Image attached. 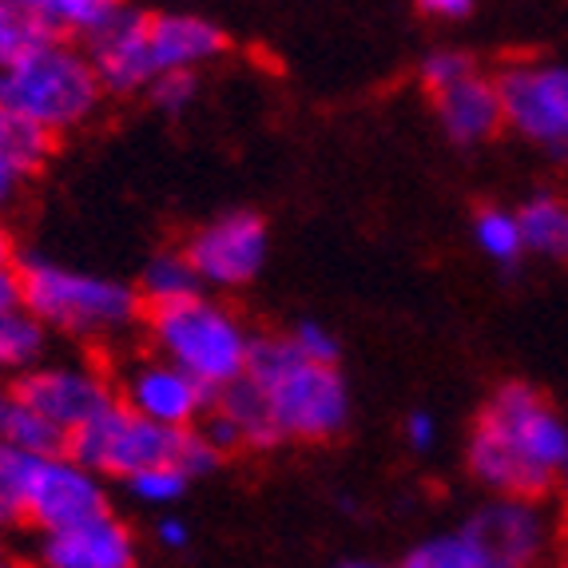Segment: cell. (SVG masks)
<instances>
[{"label": "cell", "instance_id": "obj_1", "mask_svg": "<svg viewBox=\"0 0 568 568\" xmlns=\"http://www.w3.org/2000/svg\"><path fill=\"white\" fill-rule=\"evenodd\" d=\"M568 465V417L525 382L493 389L469 437V469L497 497L532 501Z\"/></svg>", "mask_w": 568, "mask_h": 568}, {"label": "cell", "instance_id": "obj_2", "mask_svg": "<svg viewBox=\"0 0 568 568\" xmlns=\"http://www.w3.org/2000/svg\"><path fill=\"white\" fill-rule=\"evenodd\" d=\"M227 48L223 29L187 12H140L120 9L104 29L88 37V60L108 92H143L168 72H195Z\"/></svg>", "mask_w": 568, "mask_h": 568}, {"label": "cell", "instance_id": "obj_3", "mask_svg": "<svg viewBox=\"0 0 568 568\" xmlns=\"http://www.w3.org/2000/svg\"><path fill=\"white\" fill-rule=\"evenodd\" d=\"M68 457H77L84 469L104 477H128L143 469L171 465L183 477H207L223 454L211 446L203 429H168L148 417L132 414L128 406L112 402L100 417H92L77 434H68Z\"/></svg>", "mask_w": 568, "mask_h": 568}, {"label": "cell", "instance_id": "obj_4", "mask_svg": "<svg viewBox=\"0 0 568 568\" xmlns=\"http://www.w3.org/2000/svg\"><path fill=\"white\" fill-rule=\"evenodd\" d=\"M246 378L263 394L283 442H326L351 417V389L338 366L303 358L291 338H255Z\"/></svg>", "mask_w": 568, "mask_h": 568}, {"label": "cell", "instance_id": "obj_5", "mask_svg": "<svg viewBox=\"0 0 568 568\" xmlns=\"http://www.w3.org/2000/svg\"><path fill=\"white\" fill-rule=\"evenodd\" d=\"M148 331H152L155 354L180 366L211 394L243 378L251 366V351H255V334L246 331L243 318L231 306L211 303L203 294L175 306H155Z\"/></svg>", "mask_w": 568, "mask_h": 568}, {"label": "cell", "instance_id": "obj_6", "mask_svg": "<svg viewBox=\"0 0 568 568\" xmlns=\"http://www.w3.org/2000/svg\"><path fill=\"white\" fill-rule=\"evenodd\" d=\"M17 271L24 311L44 331L52 326V331L80 334V338H100L140 318V294L108 275H88V271L48 263V258H29Z\"/></svg>", "mask_w": 568, "mask_h": 568}, {"label": "cell", "instance_id": "obj_7", "mask_svg": "<svg viewBox=\"0 0 568 568\" xmlns=\"http://www.w3.org/2000/svg\"><path fill=\"white\" fill-rule=\"evenodd\" d=\"M100 92L104 84L95 77L88 52L60 44V40L0 68V108L37 123L48 135L80 128L100 108Z\"/></svg>", "mask_w": 568, "mask_h": 568}, {"label": "cell", "instance_id": "obj_8", "mask_svg": "<svg viewBox=\"0 0 568 568\" xmlns=\"http://www.w3.org/2000/svg\"><path fill=\"white\" fill-rule=\"evenodd\" d=\"M505 123L552 155H568V64H513L497 77Z\"/></svg>", "mask_w": 568, "mask_h": 568}, {"label": "cell", "instance_id": "obj_9", "mask_svg": "<svg viewBox=\"0 0 568 568\" xmlns=\"http://www.w3.org/2000/svg\"><path fill=\"white\" fill-rule=\"evenodd\" d=\"M95 517H108V493L100 477L68 454L37 457L24 521L40 525L44 532H60L95 521Z\"/></svg>", "mask_w": 568, "mask_h": 568}, {"label": "cell", "instance_id": "obj_10", "mask_svg": "<svg viewBox=\"0 0 568 568\" xmlns=\"http://www.w3.org/2000/svg\"><path fill=\"white\" fill-rule=\"evenodd\" d=\"M183 255L191 258L200 283L207 286H243L266 263V223L251 211H231L215 219L187 243Z\"/></svg>", "mask_w": 568, "mask_h": 568}, {"label": "cell", "instance_id": "obj_11", "mask_svg": "<svg viewBox=\"0 0 568 568\" xmlns=\"http://www.w3.org/2000/svg\"><path fill=\"white\" fill-rule=\"evenodd\" d=\"M17 394L60 434H77L115 402L112 382L88 366H37L17 382Z\"/></svg>", "mask_w": 568, "mask_h": 568}, {"label": "cell", "instance_id": "obj_12", "mask_svg": "<svg viewBox=\"0 0 568 568\" xmlns=\"http://www.w3.org/2000/svg\"><path fill=\"white\" fill-rule=\"evenodd\" d=\"M215 394L203 389L195 378H187L180 366H171L163 358H143L135 366L123 369V402L132 414L148 417L155 426L168 429H191L203 422L211 409Z\"/></svg>", "mask_w": 568, "mask_h": 568}, {"label": "cell", "instance_id": "obj_13", "mask_svg": "<svg viewBox=\"0 0 568 568\" xmlns=\"http://www.w3.org/2000/svg\"><path fill=\"white\" fill-rule=\"evenodd\" d=\"M465 529L474 532L493 568H529L549 540L545 517L521 497H497Z\"/></svg>", "mask_w": 568, "mask_h": 568}, {"label": "cell", "instance_id": "obj_14", "mask_svg": "<svg viewBox=\"0 0 568 568\" xmlns=\"http://www.w3.org/2000/svg\"><path fill=\"white\" fill-rule=\"evenodd\" d=\"M44 568H135V540L108 513L77 529L48 532Z\"/></svg>", "mask_w": 568, "mask_h": 568}, {"label": "cell", "instance_id": "obj_15", "mask_svg": "<svg viewBox=\"0 0 568 568\" xmlns=\"http://www.w3.org/2000/svg\"><path fill=\"white\" fill-rule=\"evenodd\" d=\"M434 108H437V120H442V128H446V135L454 143H481L505 123L497 80L481 77V72H469V77H462L457 84L437 88Z\"/></svg>", "mask_w": 568, "mask_h": 568}, {"label": "cell", "instance_id": "obj_16", "mask_svg": "<svg viewBox=\"0 0 568 568\" xmlns=\"http://www.w3.org/2000/svg\"><path fill=\"white\" fill-rule=\"evenodd\" d=\"M207 414H215L219 422L235 434L239 449L243 446L246 449H271V446L283 442L278 429H275V422H271V409H266L263 394H258L255 382L246 378V374L239 382H231L227 389H219Z\"/></svg>", "mask_w": 568, "mask_h": 568}, {"label": "cell", "instance_id": "obj_17", "mask_svg": "<svg viewBox=\"0 0 568 568\" xmlns=\"http://www.w3.org/2000/svg\"><path fill=\"white\" fill-rule=\"evenodd\" d=\"M0 446H17L29 454H64L68 437L57 426H48L44 417L20 398L17 389L0 386Z\"/></svg>", "mask_w": 568, "mask_h": 568}, {"label": "cell", "instance_id": "obj_18", "mask_svg": "<svg viewBox=\"0 0 568 568\" xmlns=\"http://www.w3.org/2000/svg\"><path fill=\"white\" fill-rule=\"evenodd\" d=\"M48 152H52V135L40 132L37 123L20 120L9 108H0V175L24 183L44 168Z\"/></svg>", "mask_w": 568, "mask_h": 568}, {"label": "cell", "instance_id": "obj_19", "mask_svg": "<svg viewBox=\"0 0 568 568\" xmlns=\"http://www.w3.org/2000/svg\"><path fill=\"white\" fill-rule=\"evenodd\" d=\"M525 251L545 258H568V200L537 195L517 211Z\"/></svg>", "mask_w": 568, "mask_h": 568}, {"label": "cell", "instance_id": "obj_20", "mask_svg": "<svg viewBox=\"0 0 568 568\" xmlns=\"http://www.w3.org/2000/svg\"><path fill=\"white\" fill-rule=\"evenodd\" d=\"M200 275H195V266L183 251H163L148 263L140 278V298H148L155 306H175V303H187L200 294Z\"/></svg>", "mask_w": 568, "mask_h": 568}, {"label": "cell", "instance_id": "obj_21", "mask_svg": "<svg viewBox=\"0 0 568 568\" xmlns=\"http://www.w3.org/2000/svg\"><path fill=\"white\" fill-rule=\"evenodd\" d=\"M57 32L24 4V0H0V68L32 57L37 48L52 44Z\"/></svg>", "mask_w": 568, "mask_h": 568}, {"label": "cell", "instance_id": "obj_22", "mask_svg": "<svg viewBox=\"0 0 568 568\" xmlns=\"http://www.w3.org/2000/svg\"><path fill=\"white\" fill-rule=\"evenodd\" d=\"M48 29L57 32H77V37H95L108 20L123 9L120 0H24Z\"/></svg>", "mask_w": 568, "mask_h": 568}, {"label": "cell", "instance_id": "obj_23", "mask_svg": "<svg viewBox=\"0 0 568 568\" xmlns=\"http://www.w3.org/2000/svg\"><path fill=\"white\" fill-rule=\"evenodd\" d=\"M398 568H493L485 549L474 540L469 529H457L449 537H429L417 549H409V557Z\"/></svg>", "mask_w": 568, "mask_h": 568}, {"label": "cell", "instance_id": "obj_24", "mask_svg": "<svg viewBox=\"0 0 568 568\" xmlns=\"http://www.w3.org/2000/svg\"><path fill=\"white\" fill-rule=\"evenodd\" d=\"M474 243L481 246V255H489L493 263L513 266L525 255V239H521V223H517V211L481 207L474 215Z\"/></svg>", "mask_w": 568, "mask_h": 568}, {"label": "cell", "instance_id": "obj_25", "mask_svg": "<svg viewBox=\"0 0 568 568\" xmlns=\"http://www.w3.org/2000/svg\"><path fill=\"white\" fill-rule=\"evenodd\" d=\"M44 351V326L24 306L0 314V369H24Z\"/></svg>", "mask_w": 568, "mask_h": 568}, {"label": "cell", "instance_id": "obj_26", "mask_svg": "<svg viewBox=\"0 0 568 568\" xmlns=\"http://www.w3.org/2000/svg\"><path fill=\"white\" fill-rule=\"evenodd\" d=\"M37 457L29 449L0 446V525L24 521V505H29V481L37 469Z\"/></svg>", "mask_w": 568, "mask_h": 568}, {"label": "cell", "instance_id": "obj_27", "mask_svg": "<svg viewBox=\"0 0 568 568\" xmlns=\"http://www.w3.org/2000/svg\"><path fill=\"white\" fill-rule=\"evenodd\" d=\"M183 489H187V477L171 465H160V469H143V474L128 477V493L140 497L143 505H171L180 501Z\"/></svg>", "mask_w": 568, "mask_h": 568}, {"label": "cell", "instance_id": "obj_28", "mask_svg": "<svg viewBox=\"0 0 568 568\" xmlns=\"http://www.w3.org/2000/svg\"><path fill=\"white\" fill-rule=\"evenodd\" d=\"M148 95H152V104L163 108V112H183L200 95V77L195 72H168V77H160L148 88Z\"/></svg>", "mask_w": 568, "mask_h": 568}, {"label": "cell", "instance_id": "obj_29", "mask_svg": "<svg viewBox=\"0 0 568 568\" xmlns=\"http://www.w3.org/2000/svg\"><path fill=\"white\" fill-rule=\"evenodd\" d=\"M286 338H291V346L303 354V358L323 362V366H338V338H334L323 323H311V318H306V323L294 326Z\"/></svg>", "mask_w": 568, "mask_h": 568}, {"label": "cell", "instance_id": "obj_30", "mask_svg": "<svg viewBox=\"0 0 568 568\" xmlns=\"http://www.w3.org/2000/svg\"><path fill=\"white\" fill-rule=\"evenodd\" d=\"M469 72H477V68L465 52H429L426 64H422V80H426L429 92H437V88H446V84H457V80L469 77Z\"/></svg>", "mask_w": 568, "mask_h": 568}, {"label": "cell", "instance_id": "obj_31", "mask_svg": "<svg viewBox=\"0 0 568 568\" xmlns=\"http://www.w3.org/2000/svg\"><path fill=\"white\" fill-rule=\"evenodd\" d=\"M406 434H409V446L429 449L437 442V422H434V414H429V409H414V414H409V422H406Z\"/></svg>", "mask_w": 568, "mask_h": 568}, {"label": "cell", "instance_id": "obj_32", "mask_svg": "<svg viewBox=\"0 0 568 568\" xmlns=\"http://www.w3.org/2000/svg\"><path fill=\"white\" fill-rule=\"evenodd\" d=\"M417 9L434 20H462V17H469L474 0H417Z\"/></svg>", "mask_w": 568, "mask_h": 568}, {"label": "cell", "instance_id": "obj_33", "mask_svg": "<svg viewBox=\"0 0 568 568\" xmlns=\"http://www.w3.org/2000/svg\"><path fill=\"white\" fill-rule=\"evenodd\" d=\"M17 306H24V298H20V271L9 263L0 266V314L17 311Z\"/></svg>", "mask_w": 568, "mask_h": 568}, {"label": "cell", "instance_id": "obj_34", "mask_svg": "<svg viewBox=\"0 0 568 568\" xmlns=\"http://www.w3.org/2000/svg\"><path fill=\"white\" fill-rule=\"evenodd\" d=\"M155 532H160V540L168 549H183V545H187V525H183L180 517H163Z\"/></svg>", "mask_w": 568, "mask_h": 568}, {"label": "cell", "instance_id": "obj_35", "mask_svg": "<svg viewBox=\"0 0 568 568\" xmlns=\"http://www.w3.org/2000/svg\"><path fill=\"white\" fill-rule=\"evenodd\" d=\"M17 191H20V183L17 180H9V175H0V215L12 207V200H17Z\"/></svg>", "mask_w": 568, "mask_h": 568}, {"label": "cell", "instance_id": "obj_36", "mask_svg": "<svg viewBox=\"0 0 568 568\" xmlns=\"http://www.w3.org/2000/svg\"><path fill=\"white\" fill-rule=\"evenodd\" d=\"M12 263V239H9V231L0 227V266H9Z\"/></svg>", "mask_w": 568, "mask_h": 568}, {"label": "cell", "instance_id": "obj_37", "mask_svg": "<svg viewBox=\"0 0 568 568\" xmlns=\"http://www.w3.org/2000/svg\"><path fill=\"white\" fill-rule=\"evenodd\" d=\"M338 568H389V565H378V560H346Z\"/></svg>", "mask_w": 568, "mask_h": 568}, {"label": "cell", "instance_id": "obj_38", "mask_svg": "<svg viewBox=\"0 0 568 568\" xmlns=\"http://www.w3.org/2000/svg\"><path fill=\"white\" fill-rule=\"evenodd\" d=\"M557 485L565 489V497H568V465H565V474H560V481H557Z\"/></svg>", "mask_w": 568, "mask_h": 568}, {"label": "cell", "instance_id": "obj_39", "mask_svg": "<svg viewBox=\"0 0 568 568\" xmlns=\"http://www.w3.org/2000/svg\"><path fill=\"white\" fill-rule=\"evenodd\" d=\"M0 568H20V565H12V560L4 557V552H0Z\"/></svg>", "mask_w": 568, "mask_h": 568}]
</instances>
